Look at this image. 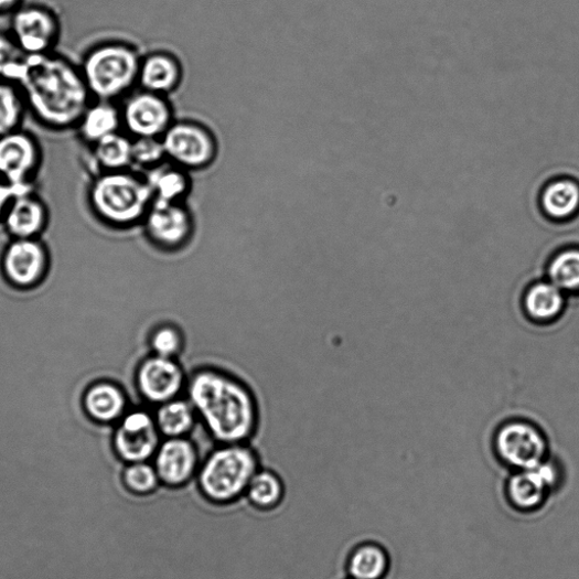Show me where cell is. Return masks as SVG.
Masks as SVG:
<instances>
[{"label":"cell","instance_id":"cell-1","mask_svg":"<svg viewBox=\"0 0 579 579\" xmlns=\"http://www.w3.org/2000/svg\"><path fill=\"white\" fill-rule=\"evenodd\" d=\"M15 84L28 111L52 130L76 128L94 100L79 66L54 52L26 56Z\"/></svg>","mask_w":579,"mask_h":579},{"label":"cell","instance_id":"cell-2","mask_svg":"<svg viewBox=\"0 0 579 579\" xmlns=\"http://www.w3.org/2000/svg\"><path fill=\"white\" fill-rule=\"evenodd\" d=\"M186 398L197 419L217 443H244L258 422L257 400L251 389L234 375L214 367L187 373Z\"/></svg>","mask_w":579,"mask_h":579},{"label":"cell","instance_id":"cell-3","mask_svg":"<svg viewBox=\"0 0 579 579\" xmlns=\"http://www.w3.org/2000/svg\"><path fill=\"white\" fill-rule=\"evenodd\" d=\"M87 201L101 224L128 230L142 226L153 204V194L146 174L129 169L94 174Z\"/></svg>","mask_w":579,"mask_h":579},{"label":"cell","instance_id":"cell-4","mask_svg":"<svg viewBox=\"0 0 579 579\" xmlns=\"http://www.w3.org/2000/svg\"><path fill=\"white\" fill-rule=\"evenodd\" d=\"M141 62L131 44L107 41L88 51L79 68L94 100L117 103L139 85Z\"/></svg>","mask_w":579,"mask_h":579},{"label":"cell","instance_id":"cell-5","mask_svg":"<svg viewBox=\"0 0 579 579\" xmlns=\"http://www.w3.org/2000/svg\"><path fill=\"white\" fill-rule=\"evenodd\" d=\"M258 470L257 454L247 442L221 443L203 460L197 478L211 501L228 503L246 494Z\"/></svg>","mask_w":579,"mask_h":579},{"label":"cell","instance_id":"cell-6","mask_svg":"<svg viewBox=\"0 0 579 579\" xmlns=\"http://www.w3.org/2000/svg\"><path fill=\"white\" fill-rule=\"evenodd\" d=\"M167 160L187 171L211 167L218 144L213 131L194 120H174L162 137Z\"/></svg>","mask_w":579,"mask_h":579},{"label":"cell","instance_id":"cell-7","mask_svg":"<svg viewBox=\"0 0 579 579\" xmlns=\"http://www.w3.org/2000/svg\"><path fill=\"white\" fill-rule=\"evenodd\" d=\"M51 265V253L41 238H11L0 256L4 280L21 291L33 290L46 281Z\"/></svg>","mask_w":579,"mask_h":579},{"label":"cell","instance_id":"cell-8","mask_svg":"<svg viewBox=\"0 0 579 579\" xmlns=\"http://www.w3.org/2000/svg\"><path fill=\"white\" fill-rule=\"evenodd\" d=\"M186 384L187 374L180 361L151 353L143 356L132 375L139 397L154 407L181 397Z\"/></svg>","mask_w":579,"mask_h":579},{"label":"cell","instance_id":"cell-9","mask_svg":"<svg viewBox=\"0 0 579 579\" xmlns=\"http://www.w3.org/2000/svg\"><path fill=\"white\" fill-rule=\"evenodd\" d=\"M142 227L147 240L164 251L181 250L196 234L195 216L186 203L153 202Z\"/></svg>","mask_w":579,"mask_h":579},{"label":"cell","instance_id":"cell-10","mask_svg":"<svg viewBox=\"0 0 579 579\" xmlns=\"http://www.w3.org/2000/svg\"><path fill=\"white\" fill-rule=\"evenodd\" d=\"M161 443V433L153 414L144 409H129L114 426L111 448L125 464L148 462Z\"/></svg>","mask_w":579,"mask_h":579},{"label":"cell","instance_id":"cell-11","mask_svg":"<svg viewBox=\"0 0 579 579\" xmlns=\"http://www.w3.org/2000/svg\"><path fill=\"white\" fill-rule=\"evenodd\" d=\"M122 129L132 139H162L174 122L173 108L168 97L142 88L122 99L120 106Z\"/></svg>","mask_w":579,"mask_h":579},{"label":"cell","instance_id":"cell-12","mask_svg":"<svg viewBox=\"0 0 579 579\" xmlns=\"http://www.w3.org/2000/svg\"><path fill=\"white\" fill-rule=\"evenodd\" d=\"M42 149L31 132L19 129L0 137V178L13 186H34Z\"/></svg>","mask_w":579,"mask_h":579},{"label":"cell","instance_id":"cell-13","mask_svg":"<svg viewBox=\"0 0 579 579\" xmlns=\"http://www.w3.org/2000/svg\"><path fill=\"white\" fill-rule=\"evenodd\" d=\"M496 450L504 463L516 471L537 468L547 460L544 435L526 422H511L497 433Z\"/></svg>","mask_w":579,"mask_h":579},{"label":"cell","instance_id":"cell-14","mask_svg":"<svg viewBox=\"0 0 579 579\" xmlns=\"http://www.w3.org/2000/svg\"><path fill=\"white\" fill-rule=\"evenodd\" d=\"M10 35L26 56L43 55L54 52L61 36V26L53 13L26 8L13 15Z\"/></svg>","mask_w":579,"mask_h":579},{"label":"cell","instance_id":"cell-15","mask_svg":"<svg viewBox=\"0 0 579 579\" xmlns=\"http://www.w3.org/2000/svg\"><path fill=\"white\" fill-rule=\"evenodd\" d=\"M560 480V470L549 460L537 468L516 471L506 485L510 504L521 512L537 511L545 505Z\"/></svg>","mask_w":579,"mask_h":579},{"label":"cell","instance_id":"cell-16","mask_svg":"<svg viewBox=\"0 0 579 579\" xmlns=\"http://www.w3.org/2000/svg\"><path fill=\"white\" fill-rule=\"evenodd\" d=\"M153 459L160 481L173 486L187 483L202 463L196 444L189 437L165 438Z\"/></svg>","mask_w":579,"mask_h":579},{"label":"cell","instance_id":"cell-17","mask_svg":"<svg viewBox=\"0 0 579 579\" xmlns=\"http://www.w3.org/2000/svg\"><path fill=\"white\" fill-rule=\"evenodd\" d=\"M83 414L94 423L108 427L118 423L129 411V396L122 385L105 378L88 385L82 395Z\"/></svg>","mask_w":579,"mask_h":579},{"label":"cell","instance_id":"cell-18","mask_svg":"<svg viewBox=\"0 0 579 579\" xmlns=\"http://www.w3.org/2000/svg\"><path fill=\"white\" fill-rule=\"evenodd\" d=\"M51 212L34 190L18 195L10 204L2 224L11 238H40L47 230Z\"/></svg>","mask_w":579,"mask_h":579},{"label":"cell","instance_id":"cell-19","mask_svg":"<svg viewBox=\"0 0 579 579\" xmlns=\"http://www.w3.org/2000/svg\"><path fill=\"white\" fill-rule=\"evenodd\" d=\"M183 77L180 60L165 52H156L142 57L138 86L142 90L168 97L181 86Z\"/></svg>","mask_w":579,"mask_h":579},{"label":"cell","instance_id":"cell-20","mask_svg":"<svg viewBox=\"0 0 579 579\" xmlns=\"http://www.w3.org/2000/svg\"><path fill=\"white\" fill-rule=\"evenodd\" d=\"M76 129L88 146L122 130L120 107L112 101L93 100L82 115Z\"/></svg>","mask_w":579,"mask_h":579},{"label":"cell","instance_id":"cell-21","mask_svg":"<svg viewBox=\"0 0 579 579\" xmlns=\"http://www.w3.org/2000/svg\"><path fill=\"white\" fill-rule=\"evenodd\" d=\"M153 202L185 203L192 190L190 171L169 161L146 173Z\"/></svg>","mask_w":579,"mask_h":579},{"label":"cell","instance_id":"cell-22","mask_svg":"<svg viewBox=\"0 0 579 579\" xmlns=\"http://www.w3.org/2000/svg\"><path fill=\"white\" fill-rule=\"evenodd\" d=\"M540 205L554 221H567L579 213V182L560 176L548 183L542 192Z\"/></svg>","mask_w":579,"mask_h":579},{"label":"cell","instance_id":"cell-23","mask_svg":"<svg viewBox=\"0 0 579 579\" xmlns=\"http://www.w3.org/2000/svg\"><path fill=\"white\" fill-rule=\"evenodd\" d=\"M95 174L132 169V138L122 130L90 146Z\"/></svg>","mask_w":579,"mask_h":579},{"label":"cell","instance_id":"cell-24","mask_svg":"<svg viewBox=\"0 0 579 579\" xmlns=\"http://www.w3.org/2000/svg\"><path fill=\"white\" fill-rule=\"evenodd\" d=\"M153 416L161 436L165 438L189 437L199 425L193 406L183 397L157 407Z\"/></svg>","mask_w":579,"mask_h":579},{"label":"cell","instance_id":"cell-25","mask_svg":"<svg viewBox=\"0 0 579 579\" xmlns=\"http://www.w3.org/2000/svg\"><path fill=\"white\" fill-rule=\"evenodd\" d=\"M389 564V556L380 545L362 542L351 551L346 569L351 579H383Z\"/></svg>","mask_w":579,"mask_h":579},{"label":"cell","instance_id":"cell-26","mask_svg":"<svg viewBox=\"0 0 579 579\" xmlns=\"http://www.w3.org/2000/svg\"><path fill=\"white\" fill-rule=\"evenodd\" d=\"M565 297L553 282L530 287L525 297V309L530 319L538 322L555 320L562 311Z\"/></svg>","mask_w":579,"mask_h":579},{"label":"cell","instance_id":"cell-27","mask_svg":"<svg viewBox=\"0 0 579 579\" xmlns=\"http://www.w3.org/2000/svg\"><path fill=\"white\" fill-rule=\"evenodd\" d=\"M28 112L18 84L0 79V137L22 128Z\"/></svg>","mask_w":579,"mask_h":579},{"label":"cell","instance_id":"cell-28","mask_svg":"<svg viewBox=\"0 0 579 579\" xmlns=\"http://www.w3.org/2000/svg\"><path fill=\"white\" fill-rule=\"evenodd\" d=\"M146 340L150 353L164 358H180L185 347L182 330L169 321L153 322Z\"/></svg>","mask_w":579,"mask_h":579},{"label":"cell","instance_id":"cell-29","mask_svg":"<svg viewBox=\"0 0 579 579\" xmlns=\"http://www.w3.org/2000/svg\"><path fill=\"white\" fill-rule=\"evenodd\" d=\"M285 493L281 479L271 470L260 468L246 490L249 501L260 508L278 505Z\"/></svg>","mask_w":579,"mask_h":579},{"label":"cell","instance_id":"cell-30","mask_svg":"<svg viewBox=\"0 0 579 579\" xmlns=\"http://www.w3.org/2000/svg\"><path fill=\"white\" fill-rule=\"evenodd\" d=\"M549 277L561 291H579V248L557 254L549 265Z\"/></svg>","mask_w":579,"mask_h":579},{"label":"cell","instance_id":"cell-31","mask_svg":"<svg viewBox=\"0 0 579 579\" xmlns=\"http://www.w3.org/2000/svg\"><path fill=\"white\" fill-rule=\"evenodd\" d=\"M122 482L132 494L148 495L154 492L161 481L154 465L138 462L122 469Z\"/></svg>","mask_w":579,"mask_h":579},{"label":"cell","instance_id":"cell-32","mask_svg":"<svg viewBox=\"0 0 579 579\" xmlns=\"http://www.w3.org/2000/svg\"><path fill=\"white\" fill-rule=\"evenodd\" d=\"M165 161L168 160L162 139H132V168L138 167L147 172Z\"/></svg>","mask_w":579,"mask_h":579},{"label":"cell","instance_id":"cell-33","mask_svg":"<svg viewBox=\"0 0 579 579\" xmlns=\"http://www.w3.org/2000/svg\"><path fill=\"white\" fill-rule=\"evenodd\" d=\"M25 57L10 33H0V79L15 83Z\"/></svg>","mask_w":579,"mask_h":579},{"label":"cell","instance_id":"cell-34","mask_svg":"<svg viewBox=\"0 0 579 579\" xmlns=\"http://www.w3.org/2000/svg\"><path fill=\"white\" fill-rule=\"evenodd\" d=\"M34 190V186L22 187L13 186L0 178V224L12 203V201L20 194Z\"/></svg>","mask_w":579,"mask_h":579},{"label":"cell","instance_id":"cell-35","mask_svg":"<svg viewBox=\"0 0 579 579\" xmlns=\"http://www.w3.org/2000/svg\"><path fill=\"white\" fill-rule=\"evenodd\" d=\"M19 0H0V12L11 10L18 4Z\"/></svg>","mask_w":579,"mask_h":579},{"label":"cell","instance_id":"cell-36","mask_svg":"<svg viewBox=\"0 0 579 579\" xmlns=\"http://www.w3.org/2000/svg\"><path fill=\"white\" fill-rule=\"evenodd\" d=\"M349 579H351V578H349Z\"/></svg>","mask_w":579,"mask_h":579}]
</instances>
